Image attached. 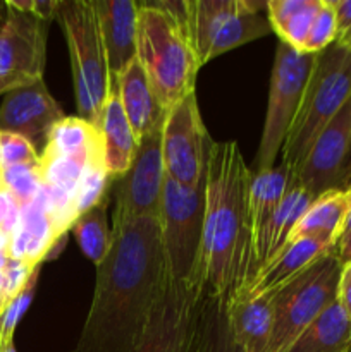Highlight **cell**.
I'll use <instances>...</instances> for the list:
<instances>
[{
    "instance_id": "cell-1",
    "label": "cell",
    "mask_w": 351,
    "mask_h": 352,
    "mask_svg": "<svg viewBox=\"0 0 351 352\" xmlns=\"http://www.w3.org/2000/svg\"><path fill=\"white\" fill-rule=\"evenodd\" d=\"M112 246L96 267L88 316L72 352H133L164 280L158 219L112 226Z\"/></svg>"
},
{
    "instance_id": "cell-2",
    "label": "cell",
    "mask_w": 351,
    "mask_h": 352,
    "mask_svg": "<svg viewBox=\"0 0 351 352\" xmlns=\"http://www.w3.org/2000/svg\"><path fill=\"white\" fill-rule=\"evenodd\" d=\"M250 181L237 143L213 144L205 182L202 272L206 292L227 306L251 284Z\"/></svg>"
},
{
    "instance_id": "cell-3",
    "label": "cell",
    "mask_w": 351,
    "mask_h": 352,
    "mask_svg": "<svg viewBox=\"0 0 351 352\" xmlns=\"http://www.w3.org/2000/svg\"><path fill=\"white\" fill-rule=\"evenodd\" d=\"M136 58L165 112L195 93L200 60L189 34L172 17L140 2Z\"/></svg>"
},
{
    "instance_id": "cell-4",
    "label": "cell",
    "mask_w": 351,
    "mask_h": 352,
    "mask_svg": "<svg viewBox=\"0 0 351 352\" xmlns=\"http://www.w3.org/2000/svg\"><path fill=\"white\" fill-rule=\"evenodd\" d=\"M351 98V50L332 43L315 55L301 103L284 144L282 165L296 172L319 134Z\"/></svg>"
},
{
    "instance_id": "cell-5",
    "label": "cell",
    "mask_w": 351,
    "mask_h": 352,
    "mask_svg": "<svg viewBox=\"0 0 351 352\" xmlns=\"http://www.w3.org/2000/svg\"><path fill=\"white\" fill-rule=\"evenodd\" d=\"M55 19L69 48L76 109L79 117L98 127L110 93V72L93 0L58 2Z\"/></svg>"
},
{
    "instance_id": "cell-6",
    "label": "cell",
    "mask_w": 351,
    "mask_h": 352,
    "mask_svg": "<svg viewBox=\"0 0 351 352\" xmlns=\"http://www.w3.org/2000/svg\"><path fill=\"white\" fill-rule=\"evenodd\" d=\"M341 268L343 263L332 250L272 292V330L267 352H284L337 301Z\"/></svg>"
},
{
    "instance_id": "cell-7",
    "label": "cell",
    "mask_w": 351,
    "mask_h": 352,
    "mask_svg": "<svg viewBox=\"0 0 351 352\" xmlns=\"http://www.w3.org/2000/svg\"><path fill=\"white\" fill-rule=\"evenodd\" d=\"M158 222L164 274L172 280L205 284L202 272L205 184L184 188L165 175Z\"/></svg>"
},
{
    "instance_id": "cell-8",
    "label": "cell",
    "mask_w": 351,
    "mask_h": 352,
    "mask_svg": "<svg viewBox=\"0 0 351 352\" xmlns=\"http://www.w3.org/2000/svg\"><path fill=\"white\" fill-rule=\"evenodd\" d=\"M267 2L191 0L189 38L200 65L272 33Z\"/></svg>"
},
{
    "instance_id": "cell-9",
    "label": "cell",
    "mask_w": 351,
    "mask_h": 352,
    "mask_svg": "<svg viewBox=\"0 0 351 352\" xmlns=\"http://www.w3.org/2000/svg\"><path fill=\"white\" fill-rule=\"evenodd\" d=\"M317 54H306L279 40L270 74L267 113L255 157V170H267L282 150L301 103Z\"/></svg>"
},
{
    "instance_id": "cell-10",
    "label": "cell",
    "mask_w": 351,
    "mask_h": 352,
    "mask_svg": "<svg viewBox=\"0 0 351 352\" xmlns=\"http://www.w3.org/2000/svg\"><path fill=\"white\" fill-rule=\"evenodd\" d=\"M206 287L164 274L150 320L133 352H195Z\"/></svg>"
},
{
    "instance_id": "cell-11",
    "label": "cell",
    "mask_w": 351,
    "mask_h": 352,
    "mask_svg": "<svg viewBox=\"0 0 351 352\" xmlns=\"http://www.w3.org/2000/svg\"><path fill=\"white\" fill-rule=\"evenodd\" d=\"M213 144L215 141L210 138L200 116L196 93H189L165 116L162 129L165 175L184 188L205 184Z\"/></svg>"
},
{
    "instance_id": "cell-12",
    "label": "cell",
    "mask_w": 351,
    "mask_h": 352,
    "mask_svg": "<svg viewBox=\"0 0 351 352\" xmlns=\"http://www.w3.org/2000/svg\"><path fill=\"white\" fill-rule=\"evenodd\" d=\"M0 31V95L43 79L48 21L7 6Z\"/></svg>"
},
{
    "instance_id": "cell-13",
    "label": "cell",
    "mask_w": 351,
    "mask_h": 352,
    "mask_svg": "<svg viewBox=\"0 0 351 352\" xmlns=\"http://www.w3.org/2000/svg\"><path fill=\"white\" fill-rule=\"evenodd\" d=\"M162 129L164 126L138 143L129 170L114 181V226L160 217L162 189L165 181Z\"/></svg>"
},
{
    "instance_id": "cell-14",
    "label": "cell",
    "mask_w": 351,
    "mask_h": 352,
    "mask_svg": "<svg viewBox=\"0 0 351 352\" xmlns=\"http://www.w3.org/2000/svg\"><path fill=\"white\" fill-rule=\"evenodd\" d=\"M351 177V100L319 134L296 181L313 198L332 189H346Z\"/></svg>"
},
{
    "instance_id": "cell-15",
    "label": "cell",
    "mask_w": 351,
    "mask_h": 352,
    "mask_svg": "<svg viewBox=\"0 0 351 352\" xmlns=\"http://www.w3.org/2000/svg\"><path fill=\"white\" fill-rule=\"evenodd\" d=\"M64 117L61 105L41 79L3 95L0 105V133L19 134L36 150H43L48 134Z\"/></svg>"
},
{
    "instance_id": "cell-16",
    "label": "cell",
    "mask_w": 351,
    "mask_h": 352,
    "mask_svg": "<svg viewBox=\"0 0 351 352\" xmlns=\"http://www.w3.org/2000/svg\"><path fill=\"white\" fill-rule=\"evenodd\" d=\"M295 175V172L289 170L282 164L267 170H251L250 191H248L251 232V284L267 263L272 226H274L279 205L288 192Z\"/></svg>"
},
{
    "instance_id": "cell-17",
    "label": "cell",
    "mask_w": 351,
    "mask_h": 352,
    "mask_svg": "<svg viewBox=\"0 0 351 352\" xmlns=\"http://www.w3.org/2000/svg\"><path fill=\"white\" fill-rule=\"evenodd\" d=\"M107 52L110 89L127 65L136 58L140 2L131 0H93Z\"/></svg>"
},
{
    "instance_id": "cell-18",
    "label": "cell",
    "mask_w": 351,
    "mask_h": 352,
    "mask_svg": "<svg viewBox=\"0 0 351 352\" xmlns=\"http://www.w3.org/2000/svg\"><path fill=\"white\" fill-rule=\"evenodd\" d=\"M124 113H126L134 138L140 143L143 138L164 126L167 112L158 103L157 95L145 74L138 58H134L126 71L117 79L116 86Z\"/></svg>"
},
{
    "instance_id": "cell-19",
    "label": "cell",
    "mask_w": 351,
    "mask_h": 352,
    "mask_svg": "<svg viewBox=\"0 0 351 352\" xmlns=\"http://www.w3.org/2000/svg\"><path fill=\"white\" fill-rule=\"evenodd\" d=\"M332 250H336V244L322 237L303 236L289 241L288 246L257 275L244 294H272Z\"/></svg>"
},
{
    "instance_id": "cell-20",
    "label": "cell",
    "mask_w": 351,
    "mask_h": 352,
    "mask_svg": "<svg viewBox=\"0 0 351 352\" xmlns=\"http://www.w3.org/2000/svg\"><path fill=\"white\" fill-rule=\"evenodd\" d=\"M102 136L103 164L110 177L119 179L129 170L138 150V141L129 126L123 103H120L117 89L112 88L103 107L102 119L98 124Z\"/></svg>"
},
{
    "instance_id": "cell-21",
    "label": "cell",
    "mask_w": 351,
    "mask_h": 352,
    "mask_svg": "<svg viewBox=\"0 0 351 352\" xmlns=\"http://www.w3.org/2000/svg\"><path fill=\"white\" fill-rule=\"evenodd\" d=\"M272 294L240 296L229 309V323L244 352H267L272 330Z\"/></svg>"
},
{
    "instance_id": "cell-22",
    "label": "cell",
    "mask_w": 351,
    "mask_h": 352,
    "mask_svg": "<svg viewBox=\"0 0 351 352\" xmlns=\"http://www.w3.org/2000/svg\"><path fill=\"white\" fill-rule=\"evenodd\" d=\"M58 239L62 237H57L47 213L36 203L31 201L21 206L19 223L10 236L9 258L23 260L33 267H41Z\"/></svg>"
},
{
    "instance_id": "cell-23",
    "label": "cell",
    "mask_w": 351,
    "mask_h": 352,
    "mask_svg": "<svg viewBox=\"0 0 351 352\" xmlns=\"http://www.w3.org/2000/svg\"><path fill=\"white\" fill-rule=\"evenodd\" d=\"M348 210H350V196L346 189H332L317 196L296 229L292 230L291 241L296 237L315 236L330 241L337 246L346 222Z\"/></svg>"
},
{
    "instance_id": "cell-24",
    "label": "cell",
    "mask_w": 351,
    "mask_h": 352,
    "mask_svg": "<svg viewBox=\"0 0 351 352\" xmlns=\"http://www.w3.org/2000/svg\"><path fill=\"white\" fill-rule=\"evenodd\" d=\"M284 352H351V320L332 302Z\"/></svg>"
},
{
    "instance_id": "cell-25",
    "label": "cell",
    "mask_w": 351,
    "mask_h": 352,
    "mask_svg": "<svg viewBox=\"0 0 351 352\" xmlns=\"http://www.w3.org/2000/svg\"><path fill=\"white\" fill-rule=\"evenodd\" d=\"M103 155L98 127L83 117H64L54 126L40 157H96Z\"/></svg>"
},
{
    "instance_id": "cell-26",
    "label": "cell",
    "mask_w": 351,
    "mask_h": 352,
    "mask_svg": "<svg viewBox=\"0 0 351 352\" xmlns=\"http://www.w3.org/2000/svg\"><path fill=\"white\" fill-rule=\"evenodd\" d=\"M195 352H244L231 330L227 305L206 292Z\"/></svg>"
},
{
    "instance_id": "cell-27",
    "label": "cell",
    "mask_w": 351,
    "mask_h": 352,
    "mask_svg": "<svg viewBox=\"0 0 351 352\" xmlns=\"http://www.w3.org/2000/svg\"><path fill=\"white\" fill-rule=\"evenodd\" d=\"M313 199L315 198H313L303 186L298 184L295 175L288 192H286L281 205H279L277 215H275L274 226H272L270 241H268L267 263H265V267H267V265L270 263L286 246H288L289 241H291L292 230L296 229V226H298L299 220L303 219L306 210L310 208ZM264 268H262V270H264Z\"/></svg>"
},
{
    "instance_id": "cell-28",
    "label": "cell",
    "mask_w": 351,
    "mask_h": 352,
    "mask_svg": "<svg viewBox=\"0 0 351 352\" xmlns=\"http://www.w3.org/2000/svg\"><path fill=\"white\" fill-rule=\"evenodd\" d=\"M71 230L83 254L98 267L109 254L114 239L107 220V201L79 217Z\"/></svg>"
},
{
    "instance_id": "cell-29",
    "label": "cell",
    "mask_w": 351,
    "mask_h": 352,
    "mask_svg": "<svg viewBox=\"0 0 351 352\" xmlns=\"http://www.w3.org/2000/svg\"><path fill=\"white\" fill-rule=\"evenodd\" d=\"M114 181L116 179L110 177V174L107 172L103 157L92 158L88 162L81 175V181L72 195V206H74L78 219L105 201V195Z\"/></svg>"
},
{
    "instance_id": "cell-30",
    "label": "cell",
    "mask_w": 351,
    "mask_h": 352,
    "mask_svg": "<svg viewBox=\"0 0 351 352\" xmlns=\"http://www.w3.org/2000/svg\"><path fill=\"white\" fill-rule=\"evenodd\" d=\"M96 157H103V155H96ZM96 157H40L38 172H40L41 184L57 188L72 196L88 162Z\"/></svg>"
},
{
    "instance_id": "cell-31",
    "label": "cell",
    "mask_w": 351,
    "mask_h": 352,
    "mask_svg": "<svg viewBox=\"0 0 351 352\" xmlns=\"http://www.w3.org/2000/svg\"><path fill=\"white\" fill-rule=\"evenodd\" d=\"M38 278H40V268L34 270V274L31 275V278L28 280V284L24 285L23 291L10 301V305L7 306L2 318H0V346H2L3 349H6L9 344L14 342L16 327L19 325V322L23 320V316L26 315L28 309H30L31 302H33Z\"/></svg>"
},
{
    "instance_id": "cell-32",
    "label": "cell",
    "mask_w": 351,
    "mask_h": 352,
    "mask_svg": "<svg viewBox=\"0 0 351 352\" xmlns=\"http://www.w3.org/2000/svg\"><path fill=\"white\" fill-rule=\"evenodd\" d=\"M3 181L6 188L14 198L17 199L21 206L28 205L34 199L41 188L40 172L38 164L30 165H16V167L3 168Z\"/></svg>"
},
{
    "instance_id": "cell-33",
    "label": "cell",
    "mask_w": 351,
    "mask_h": 352,
    "mask_svg": "<svg viewBox=\"0 0 351 352\" xmlns=\"http://www.w3.org/2000/svg\"><path fill=\"white\" fill-rule=\"evenodd\" d=\"M336 40L337 24L332 0H320L319 12H317L315 21H313L303 52H306V54H319V52L326 50L327 47L336 43Z\"/></svg>"
},
{
    "instance_id": "cell-34",
    "label": "cell",
    "mask_w": 351,
    "mask_h": 352,
    "mask_svg": "<svg viewBox=\"0 0 351 352\" xmlns=\"http://www.w3.org/2000/svg\"><path fill=\"white\" fill-rule=\"evenodd\" d=\"M320 0H305L301 6V9L296 10L292 14L291 19L288 21V24L284 26V30L279 34V40L284 41V43L291 45L296 50L303 52L306 43V38H308L310 30H312V24L315 21L317 12H319Z\"/></svg>"
},
{
    "instance_id": "cell-35",
    "label": "cell",
    "mask_w": 351,
    "mask_h": 352,
    "mask_svg": "<svg viewBox=\"0 0 351 352\" xmlns=\"http://www.w3.org/2000/svg\"><path fill=\"white\" fill-rule=\"evenodd\" d=\"M40 162V151L19 134L2 133L0 138V168L30 165Z\"/></svg>"
},
{
    "instance_id": "cell-36",
    "label": "cell",
    "mask_w": 351,
    "mask_h": 352,
    "mask_svg": "<svg viewBox=\"0 0 351 352\" xmlns=\"http://www.w3.org/2000/svg\"><path fill=\"white\" fill-rule=\"evenodd\" d=\"M40 267H33V265L26 263L23 260H14L9 258L6 268L2 270V292H0V318H2L3 311L7 306L10 305L14 298L19 294L34 274V270Z\"/></svg>"
},
{
    "instance_id": "cell-37",
    "label": "cell",
    "mask_w": 351,
    "mask_h": 352,
    "mask_svg": "<svg viewBox=\"0 0 351 352\" xmlns=\"http://www.w3.org/2000/svg\"><path fill=\"white\" fill-rule=\"evenodd\" d=\"M305 0H268L267 2V17L272 30L277 34L284 30L288 21L291 19L296 10L301 9Z\"/></svg>"
},
{
    "instance_id": "cell-38",
    "label": "cell",
    "mask_w": 351,
    "mask_h": 352,
    "mask_svg": "<svg viewBox=\"0 0 351 352\" xmlns=\"http://www.w3.org/2000/svg\"><path fill=\"white\" fill-rule=\"evenodd\" d=\"M337 302L351 320V261L343 265L339 275V285H337Z\"/></svg>"
},
{
    "instance_id": "cell-39",
    "label": "cell",
    "mask_w": 351,
    "mask_h": 352,
    "mask_svg": "<svg viewBox=\"0 0 351 352\" xmlns=\"http://www.w3.org/2000/svg\"><path fill=\"white\" fill-rule=\"evenodd\" d=\"M348 196H350V210H348V217H346V222H344V229L341 232L339 241H337V246H336V253L337 258H339L341 263H348L351 261V181L346 188Z\"/></svg>"
},
{
    "instance_id": "cell-40",
    "label": "cell",
    "mask_w": 351,
    "mask_h": 352,
    "mask_svg": "<svg viewBox=\"0 0 351 352\" xmlns=\"http://www.w3.org/2000/svg\"><path fill=\"white\" fill-rule=\"evenodd\" d=\"M332 6L336 12L337 40H339L351 28V0H332Z\"/></svg>"
},
{
    "instance_id": "cell-41",
    "label": "cell",
    "mask_w": 351,
    "mask_h": 352,
    "mask_svg": "<svg viewBox=\"0 0 351 352\" xmlns=\"http://www.w3.org/2000/svg\"><path fill=\"white\" fill-rule=\"evenodd\" d=\"M9 246H10V236L0 230V253H9Z\"/></svg>"
},
{
    "instance_id": "cell-42",
    "label": "cell",
    "mask_w": 351,
    "mask_h": 352,
    "mask_svg": "<svg viewBox=\"0 0 351 352\" xmlns=\"http://www.w3.org/2000/svg\"><path fill=\"white\" fill-rule=\"evenodd\" d=\"M336 43L343 45L344 48H348V50H351V28H350V31H348L346 34H343V36H341L339 40L336 41Z\"/></svg>"
},
{
    "instance_id": "cell-43",
    "label": "cell",
    "mask_w": 351,
    "mask_h": 352,
    "mask_svg": "<svg viewBox=\"0 0 351 352\" xmlns=\"http://www.w3.org/2000/svg\"><path fill=\"white\" fill-rule=\"evenodd\" d=\"M6 16H7V7H6V2H3L0 3V31H2L3 23H6Z\"/></svg>"
},
{
    "instance_id": "cell-44",
    "label": "cell",
    "mask_w": 351,
    "mask_h": 352,
    "mask_svg": "<svg viewBox=\"0 0 351 352\" xmlns=\"http://www.w3.org/2000/svg\"><path fill=\"white\" fill-rule=\"evenodd\" d=\"M7 261H9V253H0V274H2V270L6 268Z\"/></svg>"
},
{
    "instance_id": "cell-45",
    "label": "cell",
    "mask_w": 351,
    "mask_h": 352,
    "mask_svg": "<svg viewBox=\"0 0 351 352\" xmlns=\"http://www.w3.org/2000/svg\"><path fill=\"white\" fill-rule=\"evenodd\" d=\"M6 191H7V188H6V181H3V172H2V168H0V195Z\"/></svg>"
},
{
    "instance_id": "cell-46",
    "label": "cell",
    "mask_w": 351,
    "mask_h": 352,
    "mask_svg": "<svg viewBox=\"0 0 351 352\" xmlns=\"http://www.w3.org/2000/svg\"><path fill=\"white\" fill-rule=\"evenodd\" d=\"M3 352H17V351H16V346H14V342L9 344V346L6 347V351H3Z\"/></svg>"
},
{
    "instance_id": "cell-47",
    "label": "cell",
    "mask_w": 351,
    "mask_h": 352,
    "mask_svg": "<svg viewBox=\"0 0 351 352\" xmlns=\"http://www.w3.org/2000/svg\"><path fill=\"white\" fill-rule=\"evenodd\" d=\"M3 351H6V349H3V347H2V346H0V352H3Z\"/></svg>"
},
{
    "instance_id": "cell-48",
    "label": "cell",
    "mask_w": 351,
    "mask_h": 352,
    "mask_svg": "<svg viewBox=\"0 0 351 352\" xmlns=\"http://www.w3.org/2000/svg\"><path fill=\"white\" fill-rule=\"evenodd\" d=\"M0 138H2V133H0Z\"/></svg>"
},
{
    "instance_id": "cell-49",
    "label": "cell",
    "mask_w": 351,
    "mask_h": 352,
    "mask_svg": "<svg viewBox=\"0 0 351 352\" xmlns=\"http://www.w3.org/2000/svg\"><path fill=\"white\" fill-rule=\"evenodd\" d=\"M350 100H351V98H350Z\"/></svg>"
}]
</instances>
